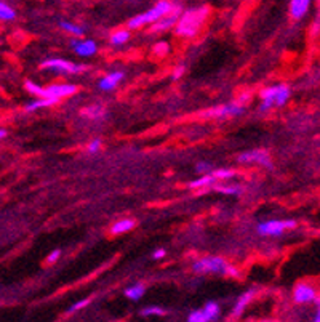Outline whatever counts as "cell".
I'll list each match as a JSON object with an SVG mask.
<instances>
[{"label": "cell", "instance_id": "cell-1", "mask_svg": "<svg viewBox=\"0 0 320 322\" xmlns=\"http://www.w3.org/2000/svg\"><path fill=\"white\" fill-rule=\"evenodd\" d=\"M210 8L208 7H195L181 13L178 23L174 26L176 36L180 37H194L198 31L202 29L208 18Z\"/></svg>", "mask_w": 320, "mask_h": 322}, {"label": "cell", "instance_id": "cell-2", "mask_svg": "<svg viewBox=\"0 0 320 322\" xmlns=\"http://www.w3.org/2000/svg\"><path fill=\"white\" fill-rule=\"evenodd\" d=\"M192 270L197 274H210V273H215V274H227V276H239V271L234 268V266L227 264L226 260L219 258V257H205L197 260L192 264Z\"/></svg>", "mask_w": 320, "mask_h": 322}, {"label": "cell", "instance_id": "cell-3", "mask_svg": "<svg viewBox=\"0 0 320 322\" xmlns=\"http://www.w3.org/2000/svg\"><path fill=\"white\" fill-rule=\"evenodd\" d=\"M173 8H174V5L170 2V0H160V2H157L152 8H149L148 12L141 13V15H138L135 18H131L130 23H128V29H139L142 26L156 23L159 18L170 13Z\"/></svg>", "mask_w": 320, "mask_h": 322}, {"label": "cell", "instance_id": "cell-4", "mask_svg": "<svg viewBox=\"0 0 320 322\" xmlns=\"http://www.w3.org/2000/svg\"><path fill=\"white\" fill-rule=\"evenodd\" d=\"M296 228V221L295 220H268L264 223L258 225V234L259 236H271V237H277L282 236L285 231Z\"/></svg>", "mask_w": 320, "mask_h": 322}, {"label": "cell", "instance_id": "cell-5", "mask_svg": "<svg viewBox=\"0 0 320 322\" xmlns=\"http://www.w3.org/2000/svg\"><path fill=\"white\" fill-rule=\"evenodd\" d=\"M42 69H48V71H56V72H64V74H77L85 71V66L75 64L72 61H66L61 58H51L47 60L40 64Z\"/></svg>", "mask_w": 320, "mask_h": 322}, {"label": "cell", "instance_id": "cell-6", "mask_svg": "<svg viewBox=\"0 0 320 322\" xmlns=\"http://www.w3.org/2000/svg\"><path fill=\"white\" fill-rule=\"evenodd\" d=\"M237 160L240 164H258V165H263V167L266 169H272V159L268 151L264 149H251V151H247V152H242L237 155Z\"/></svg>", "mask_w": 320, "mask_h": 322}, {"label": "cell", "instance_id": "cell-7", "mask_svg": "<svg viewBox=\"0 0 320 322\" xmlns=\"http://www.w3.org/2000/svg\"><path fill=\"white\" fill-rule=\"evenodd\" d=\"M244 113V104H240L239 101L229 103V104H221L208 109L207 113H203V117H213V119H221V117H234V116H240Z\"/></svg>", "mask_w": 320, "mask_h": 322}, {"label": "cell", "instance_id": "cell-8", "mask_svg": "<svg viewBox=\"0 0 320 322\" xmlns=\"http://www.w3.org/2000/svg\"><path fill=\"white\" fill-rule=\"evenodd\" d=\"M180 16H181V8L174 7L170 13L159 18L156 23L151 24V32H165V31L173 29L176 26V23H178Z\"/></svg>", "mask_w": 320, "mask_h": 322}, {"label": "cell", "instance_id": "cell-9", "mask_svg": "<svg viewBox=\"0 0 320 322\" xmlns=\"http://www.w3.org/2000/svg\"><path fill=\"white\" fill-rule=\"evenodd\" d=\"M77 85L72 84H60V85H50L47 88H43V95L42 98H54V99H60L61 98H68L77 93Z\"/></svg>", "mask_w": 320, "mask_h": 322}, {"label": "cell", "instance_id": "cell-10", "mask_svg": "<svg viewBox=\"0 0 320 322\" xmlns=\"http://www.w3.org/2000/svg\"><path fill=\"white\" fill-rule=\"evenodd\" d=\"M317 290L315 287H312L311 284H298L295 287V292H293V298L298 305H309V303H314L315 298H317Z\"/></svg>", "mask_w": 320, "mask_h": 322}, {"label": "cell", "instance_id": "cell-11", "mask_svg": "<svg viewBox=\"0 0 320 322\" xmlns=\"http://www.w3.org/2000/svg\"><path fill=\"white\" fill-rule=\"evenodd\" d=\"M312 0H290V7H288V13L293 19H303L307 12L311 10Z\"/></svg>", "mask_w": 320, "mask_h": 322}, {"label": "cell", "instance_id": "cell-12", "mask_svg": "<svg viewBox=\"0 0 320 322\" xmlns=\"http://www.w3.org/2000/svg\"><path fill=\"white\" fill-rule=\"evenodd\" d=\"M71 47L77 55H79V57H93V55L98 51L96 43L93 40H88V39L74 40V42H71Z\"/></svg>", "mask_w": 320, "mask_h": 322}, {"label": "cell", "instance_id": "cell-13", "mask_svg": "<svg viewBox=\"0 0 320 322\" xmlns=\"http://www.w3.org/2000/svg\"><path fill=\"white\" fill-rule=\"evenodd\" d=\"M124 79V72L120 71H114V72H109L107 75H104L101 81H99L98 87L101 88V90L104 92H109V90H114V88L122 82Z\"/></svg>", "mask_w": 320, "mask_h": 322}, {"label": "cell", "instance_id": "cell-14", "mask_svg": "<svg viewBox=\"0 0 320 322\" xmlns=\"http://www.w3.org/2000/svg\"><path fill=\"white\" fill-rule=\"evenodd\" d=\"M259 96H261V106H259V109H261V111H269L271 108L275 106V96H277V85L264 88V90H261Z\"/></svg>", "mask_w": 320, "mask_h": 322}, {"label": "cell", "instance_id": "cell-15", "mask_svg": "<svg viewBox=\"0 0 320 322\" xmlns=\"http://www.w3.org/2000/svg\"><path fill=\"white\" fill-rule=\"evenodd\" d=\"M253 297H255V290L245 292L244 295H240V297H239L237 303H236L234 308H232V316H234V317H240V316H242V313L245 311V308L248 306V303L253 300Z\"/></svg>", "mask_w": 320, "mask_h": 322}, {"label": "cell", "instance_id": "cell-16", "mask_svg": "<svg viewBox=\"0 0 320 322\" xmlns=\"http://www.w3.org/2000/svg\"><path fill=\"white\" fill-rule=\"evenodd\" d=\"M136 226V221L135 220H119V221H115V223L112 225V228H111V234H114V236H119V234H124V232H128V231H131Z\"/></svg>", "mask_w": 320, "mask_h": 322}, {"label": "cell", "instance_id": "cell-17", "mask_svg": "<svg viewBox=\"0 0 320 322\" xmlns=\"http://www.w3.org/2000/svg\"><path fill=\"white\" fill-rule=\"evenodd\" d=\"M58 99L54 98H42V99H34V101H31L26 104V111L27 113H32V111H37V109H42V108H48V106H53L56 104Z\"/></svg>", "mask_w": 320, "mask_h": 322}, {"label": "cell", "instance_id": "cell-18", "mask_svg": "<svg viewBox=\"0 0 320 322\" xmlns=\"http://www.w3.org/2000/svg\"><path fill=\"white\" fill-rule=\"evenodd\" d=\"M292 90L286 84H279L277 85V96H275V106H283L290 99Z\"/></svg>", "mask_w": 320, "mask_h": 322}, {"label": "cell", "instance_id": "cell-19", "mask_svg": "<svg viewBox=\"0 0 320 322\" xmlns=\"http://www.w3.org/2000/svg\"><path fill=\"white\" fill-rule=\"evenodd\" d=\"M16 18V12H15V8L4 2V0H0V19L2 21H13Z\"/></svg>", "mask_w": 320, "mask_h": 322}, {"label": "cell", "instance_id": "cell-20", "mask_svg": "<svg viewBox=\"0 0 320 322\" xmlns=\"http://www.w3.org/2000/svg\"><path fill=\"white\" fill-rule=\"evenodd\" d=\"M144 292H146V287L142 285V284H136V285H131V287H128L127 290H125V297L128 298V300H133V302H138V300L144 295Z\"/></svg>", "mask_w": 320, "mask_h": 322}, {"label": "cell", "instance_id": "cell-21", "mask_svg": "<svg viewBox=\"0 0 320 322\" xmlns=\"http://www.w3.org/2000/svg\"><path fill=\"white\" fill-rule=\"evenodd\" d=\"M60 28L68 32V34L74 36V37H83V29L80 26L74 24V23H69V21H61Z\"/></svg>", "mask_w": 320, "mask_h": 322}, {"label": "cell", "instance_id": "cell-22", "mask_svg": "<svg viewBox=\"0 0 320 322\" xmlns=\"http://www.w3.org/2000/svg\"><path fill=\"white\" fill-rule=\"evenodd\" d=\"M213 183H215V176L213 175H203V176H200V178L191 181L189 187H192V190H200V187L212 186Z\"/></svg>", "mask_w": 320, "mask_h": 322}, {"label": "cell", "instance_id": "cell-23", "mask_svg": "<svg viewBox=\"0 0 320 322\" xmlns=\"http://www.w3.org/2000/svg\"><path fill=\"white\" fill-rule=\"evenodd\" d=\"M130 40V31L128 29H122V31H115L114 34H111V43L112 45H124Z\"/></svg>", "mask_w": 320, "mask_h": 322}, {"label": "cell", "instance_id": "cell-24", "mask_svg": "<svg viewBox=\"0 0 320 322\" xmlns=\"http://www.w3.org/2000/svg\"><path fill=\"white\" fill-rule=\"evenodd\" d=\"M202 309H203V313L207 314L208 320H216L219 313H221V311H219V305L215 303V302H208Z\"/></svg>", "mask_w": 320, "mask_h": 322}, {"label": "cell", "instance_id": "cell-25", "mask_svg": "<svg viewBox=\"0 0 320 322\" xmlns=\"http://www.w3.org/2000/svg\"><path fill=\"white\" fill-rule=\"evenodd\" d=\"M82 116L90 117V119H98L104 116V109L101 106H88L86 109L82 111Z\"/></svg>", "mask_w": 320, "mask_h": 322}, {"label": "cell", "instance_id": "cell-26", "mask_svg": "<svg viewBox=\"0 0 320 322\" xmlns=\"http://www.w3.org/2000/svg\"><path fill=\"white\" fill-rule=\"evenodd\" d=\"M165 309L160 306H146L141 309V316H165Z\"/></svg>", "mask_w": 320, "mask_h": 322}, {"label": "cell", "instance_id": "cell-27", "mask_svg": "<svg viewBox=\"0 0 320 322\" xmlns=\"http://www.w3.org/2000/svg\"><path fill=\"white\" fill-rule=\"evenodd\" d=\"M187 320L189 322H208V317L203 313V309H194L192 313L187 316Z\"/></svg>", "mask_w": 320, "mask_h": 322}, {"label": "cell", "instance_id": "cell-28", "mask_svg": "<svg viewBox=\"0 0 320 322\" xmlns=\"http://www.w3.org/2000/svg\"><path fill=\"white\" fill-rule=\"evenodd\" d=\"M234 175H236V172L230 169H218L213 172L215 180H229V178H232Z\"/></svg>", "mask_w": 320, "mask_h": 322}, {"label": "cell", "instance_id": "cell-29", "mask_svg": "<svg viewBox=\"0 0 320 322\" xmlns=\"http://www.w3.org/2000/svg\"><path fill=\"white\" fill-rule=\"evenodd\" d=\"M216 191L223 193V194H232V196L244 193V190H242L240 186H216Z\"/></svg>", "mask_w": 320, "mask_h": 322}, {"label": "cell", "instance_id": "cell-30", "mask_svg": "<svg viewBox=\"0 0 320 322\" xmlns=\"http://www.w3.org/2000/svg\"><path fill=\"white\" fill-rule=\"evenodd\" d=\"M26 90L32 95H37V96H42L43 95V88L36 84V82H32V81H26Z\"/></svg>", "mask_w": 320, "mask_h": 322}, {"label": "cell", "instance_id": "cell-31", "mask_svg": "<svg viewBox=\"0 0 320 322\" xmlns=\"http://www.w3.org/2000/svg\"><path fill=\"white\" fill-rule=\"evenodd\" d=\"M88 303H90V298H85V300H80V302H77V303H74L69 309H68V313L69 314H74V313H77V311L79 309H83Z\"/></svg>", "mask_w": 320, "mask_h": 322}, {"label": "cell", "instance_id": "cell-32", "mask_svg": "<svg viewBox=\"0 0 320 322\" xmlns=\"http://www.w3.org/2000/svg\"><path fill=\"white\" fill-rule=\"evenodd\" d=\"M154 53L157 55V57H165V55L168 53V43L167 42H159L156 48H154Z\"/></svg>", "mask_w": 320, "mask_h": 322}, {"label": "cell", "instance_id": "cell-33", "mask_svg": "<svg viewBox=\"0 0 320 322\" xmlns=\"http://www.w3.org/2000/svg\"><path fill=\"white\" fill-rule=\"evenodd\" d=\"M99 148H101V140H93V141H90L88 143V146H86V152H90V154H95V152H98L99 151Z\"/></svg>", "mask_w": 320, "mask_h": 322}, {"label": "cell", "instance_id": "cell-34", "mask_svg": "<svg viewBox=\"0 0 320 322\" xmlns=\"http://www.w3.org/2000/svg\"><path fill=\"white\" fill-rule=\"evenodd\" d=\"M195 170L198 173H207V172H212V165H210L208 162H198L195 165Z\"/></svg>", "mask_w": 320, "mask_h": 322}, {"label": "cell", "instance_id": "cell-35", "mask_svg": "<svg viewBox=\"0 0 320 322\" xmlns=\"http://www.w3.org/2000/svg\"><path fill=\"white\" fill-rule=\"evenodd\" d=\"M60 257H61V252H60V250H53V252L48 255V257H47V263H48V264H53L54 261H58Z\"/></svg>", "mask_w": 320, "mask_h": 322}, {"label": "cell", "instance_id": "cell-36", "mask_svg": "<svg viewBox=\"0 0 320 322\" xmlns=\"http://www.w3.org/2000/svg\"><path fill=\"white\" fill-rule=\"evenodd\" d=\"M184 71H186V68H184V66H178V68H176V69L173 71V74H171V77H173V81H178V79H180V77H183Z\"/></svg>", "mask_w": 320, "mask_h": 322}, {"label": "cell", "instance_id": "cell-37", "mask_svg": "<svg viewBox=\"0 0 320 322\" xmlns=\"http://www.w3.org/2000/svg\"><path fill=\"white\" fill-rule=\"evenodd\" d=\"M315 305H317V308H315V314H314V320L315 322H320V297L317 295V298H315V302H314Z\"/></svg>", "mask_w": 320, "mask_h": 322}, {"label": "cell", "instance_id": "cell-38", "mask_svg": "<svg viewBox=\"0 0 320 322\" xmlns=\"http://www.w3.org/2000/svg\"><path fill=\"white\" fill-rule=\"evenodd\" d=\"M165 253H167V252H165L163 249H157L156 252L152 253V258H154V260H160V258L165 257Z\"/></svg>", "mask_w": 320, "mask_h": 322}, {"label": "cell", "instance_id": "cell-39", "mask_svg": "<svg viewBox=\"0 0 320 322\" xmlns=\"http://www.w3.org/2000/svg\"><path fill=\"white\" fill-rule=\"evenodd\" d=\"M8 137V131L5 130V128H0V140H4V138H7Z\"/></svg>", "mask_w": 320, "mask_h": 322}]
</instances>
